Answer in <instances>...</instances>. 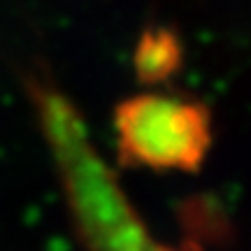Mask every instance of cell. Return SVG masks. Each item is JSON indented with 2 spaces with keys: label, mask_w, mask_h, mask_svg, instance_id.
Returning <instances> with one entry per match:
<instances>
[{
  "label": "cell",
  "mask_w": 251,
  "mask_h": 251,
  "mask_svg": "<svg viewBox=\"0 0 251 251\" xmlns=\"http://www.w3.org/2000/svg\"><path fill=\"white\" fill-rule=\"evenodd\" d=\"M114 130L126 165L193 172L212 147V112L181 96L140 93L117 107Z\"/></svg>",
  "instance_id": "obj_2"
},
{
  "label": "cell",
  "mask_w": 251,
  "mask_h": 251,
  "mask_svg": "<svg viewBox=\"0 0 251 251\" xmlns=\"http://www.w3.org/2000/svg\"><path fill=\"white\" fill-rule=\"evenodd\" d=\"M181 63V45L168 28L144 30L135 49V70L142 81H163L177 72Z\"/></svg>",
  "instance_id": "obj_3"
},
{
  "label": "cell",
  "mask_w": 251,
  "mask_h": 251,
  "mask_svg": "<svg viewBox=\"0 0 251 251\" xmlns=\"http://www.w3.org/2000/svg\"><path fill=\"white\" fill-rule=\"evenodd\" d=\"M30 93L84 249L209 251L200 242L198 230L181 244L156 240L135 214L114 172L98 156L75 105L49 81H33Z\"/></svg>",
  "instance_id": "obj_1"
}]
</instances>
